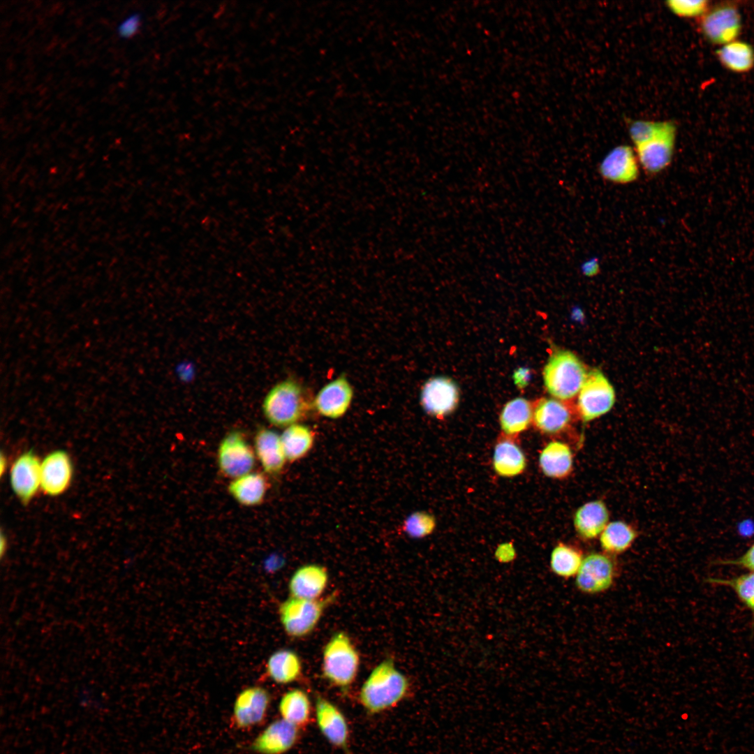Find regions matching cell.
I'll use <instances>...</instances> for the list:
<instances>
[{"instance_id":"obj_42","label":"cell","mask_w":754,"mask_h":754,"mask_svg":"<svg viewBox=\"0 0 754 754\" xmlns=\"http://www.w3.org/2000/svg\"><path fill=\"white\" fill-rule=\"evenodd\" d=\"M6 459L3 455V454H1V475H3V471L6 469Z\"/></svg>"},{"instance_id":"obj_8","label":"cell","mask_w":754,"mask_h":754,"mask_svg":"<svg viewBox=\"0 0 754 754\" xmlns=\"http://www.w3.org/2000/svg\"><path fill=\"white\" fill-rule=\"evenodd\" d=\"M742 29V18L738 7L723 3L709 7L700 19V29L710 43L723 45L737 40Z\"/></svg>"},{"instance_id":"obj_21","label":"cell","mask_w":754,"mask_h":754,"mask_svg":"<svg viewBox=\"0 0 754 754\" xmlns=\"http://www.w3.org/2000/svg\"><path fill=\"white\" fill-rule=\"evenodd\" d=\"M256 457L264 472L268 475H279L283 468L286 458L281 436L267 427H260L253 438Z\"/></svg>"},{"instance_id":"obj_34","label":"cell","mask_w":754,"mask_h":754,"mask_svg":"<svg viewBox=\"0 0 754 754\" xmlns=\"http://www.w3.org/2000/svg\"><path fill=\"white\" fill-rule=\"evenodd\" d=\"M436 526L434 515L425 511H417L406 517L402 530L413 538H422L431 534Z\"/></svg>"},{"instance_id":"obj_10","label":"cell","mask_w":754,"mask_h":754,"mask_svg":"<svg viewBox=\"0 0 754 754\" xmlns=\"http://www.w3.org/2000/svg\"><path fill=\"white\" fill-rule=\"evenodd\" d=\"M677 130L675 124L670 121L660 134L635 147L639 164L646 174H658L670 165L674 151Z\"/></svg>"},{"instance_id":"obj_35","label":"cell","mask_w":754,"mask_h":754,"mask_svg":"<svg viewBox=\"0 0 754 754\" xmlns=\"http://www.w3.org/2000/svg\"><path fill=\"white\" fill-rule=\"evenodd\" d=\"M669 121L642 119L631 121L628 125V133L635 147L654 138L667 127Z\"/></svg>"},{"instance_id":"obj_38","label":"cell","mask_w":754,"mask_h":754,"mask_svg":"<svg viewBox=\"0 0 754 754\" xmlns=\"http://www.w3.org/2000/svg\"><path fill=\"white\" fill-rule=\"evenodd\" d=\"M716 563L741 567L754 572V543L739 557L734 559H720Z\"/></svg>"},{"instance_id":"obj_26","label":"cell","mask_w":754,"mask_h":754,"mask_svg":"<svg viewBox=\"0 0 754 754\" xmlns=\"http://www.w3.org/2000/svg\"><path fill=\"white\" fill-rule=\"evenodd\" d=\"M526 466L524 452L510 436L498 441L493 454V467L498 475L515 477L522 474Z\"/></svg>"},{"instance_id":"obj_9","label":"cell","mask_w":754,"mask_h":754,"mask_svg":"<svg viewBox=\"0 0 754 754\" xmlns=\"http://www.w3.org/2000/svg\"><path fill=\"white\" fill-rule=\"evenodd\" d=\"M616 575V563L611 555L592 552L584 557L576 575L575 586L583 593L599 594L612 587Z\"/></svg>"},{"instance_id":"obj_41","label":"cell","mask_w":754,"mask_h":754,"mask_svg":"<svg viewBox=\"0 0 754 754\" xmlns=\"http://www.w3.org/2000/svg\"><path fill=\"white\" fill-rule=\"evenodd\" d=\"M0 546H1V554L2 556L5 553L6 550V548H7V541H6V538L4 537V535L3 534H1V544H0Z\"/></svg>"},{"instance_id":"obj_13","label":"cell","mask_w":754,"mask_h":754,"mask_svg":"<svg viewBox=\"0 0 754 754\" xmlns=\"http://www.w3.org/2000/svg\"><path fill=\"white\" fill-rule=\"evenodd\" d=\"M459 397L458 387L453 380L446 377H435L424 385L420 401L428 414L441 419L454 411Z\"/></svg>"},{"instance_id":"obj_4","label":"cell","mask_w":754,"mask_h":754,"mask_svg":"<svg viewBox=\"0 0 754 754\" xmlns=\"http://www.w3.org/2000/svg\"><path fill=\"white\" fill-rule=\"evenodd\" d=\"M542 375L548 392L555 399L568 401L578 394L588 373L575 354L558 350L547 360Z\"/></svg>"},{"instance_id":"obj_6","label":"cell","mask_w":754,"mask_h":754,"mask_svg":"<svg viewBox=\"0 0 754 754\" xmlns=\"http://www.w3.org/2000/svg\"><path fill=\"white\" fill-rule=\"evenodd\" d=\"M216 458L220 473L233 480L252 472L256 457L244 433L232 430L220 441Z\"/></svg>"},{"instance_id":"obj_5","label":"cell","mask_w":754,"mask_h":754,"mask_svg":"<svg viewBox=\"0 0 754 754\" xmlns=\"http://www.w3.org/2000/svg\"><path fill=\"white\" fill-rule=\"evenodd\" d=\"M337 598L336 591L316 600L290 597L279 607L281 623L290 637L301 638L313 631L326 609Z\"/></svg>"},{"instance_id":"obj_31","label":"cell","mask_w":754,"mask_h":754,"mask_svg":"<svg viewBox=\"0 0 754 754\" xmlns=\"http://www.w3.org/2000/svg\"><path fill=\"white\" fill-rule=\"evenodd\" d=\"M280 436L286 460L290 462L303 458L311 449L314 442L313 431L300 424L286 427Z\"/></svg>"},{"instance_id":"obj_14","label":"cell","mask_w":754,"mask_h":754,"mask_svg":"<svg viewBox=\"0 0 754 754\" xmlns=\"http://www.w3.org/2000/svg\"><path fill=\"white\" fill-rule=\"evenodd\" d=\"M41 461L32 452H25L13 462L10 473L11 488L22 503H28L40 488Z\"/></svg>"},{"instance_id":"obj_30","label":"cell","mask_w":754,"mask_h":754,"mask_svg":"<svg viewBox=\"0 0 754 754\" xmlns=\"http://www.w3.org/2000/svg\"><path fill=\"white\" fill-rule=\"evenodd\" d=\"M637 535L636 530L630 524L623 521H614L609 522L600 535V545L605 553L619 554L633 545Z\"/></svg>"},{"instance_id":"obj_29","label":"cell","mask_w":754,"mask_h":754,"mask_svg":"<svg viewBox=\"0 0 754 754\" xmlns=\"http://www.w3.org/2000/svg\"><path fill=\"white\" fill-rule=\"evenodd\" d=\"M281 718L300 728L306 726L311 715V703L307 693L294 688L286 692L279 703Z\"/></svg>"},{"instance_id":"obj_22","label":"cell","mask_w":754,"mask_h":754,"mask_svg":"<svg viewBox=\"0 0 754 754\" xmlns=\"http://www.w3.org/2000/svg\"><path fill=\"white\" fill-rule=\"evenodd\" d=\"M609 513L605 503L600 500H594L577 509L573 525L580 538L589 540L600 536L609 523Z\"/></svg>"},{"instance_id":"obj_11","label":"cell","mask_w":754,"mask_h":754,"mask_svg":"<svg viewBox=\"0 0 754 754\" xmlns=\"http://www.w3.org/2000/svg\"><path fill=\"white\" fill-rule=\"evenodd\" d=\"M269 693L260 686H250L237 696L232 709V721L239 729H247L260 724L265 718L270 704Z\"/></svg>"},{"instance_id":"obj_1","label":"cell","mask_w":754,"mask_h":754,"mask_svg":"<svg viewBox=\"0 0 754 754\" xmlns=\"http://www.w3.org/2000/svg\"><path fill=\"white\" fill-rule=\"evenodd\" d=\"M411 685L407 677L386 658L370 672L359 693V700L370 714L389 709L407 697Z\"/></svg>"},{"instance_id":"obj_32","label":"cell","mask_w":754,"mask_h":754,"mask_svg":"<svg viewBox=\"0 0 754 754\" xmlns=\"http://www.w3.org/2000/svg\"><path fill=\"white\" fill-rule=\"evenodd\" d=\"M584 559L582 551L564 542H559L550 554V568L554 574L563 579L576 576Z\"/></svg>"},{"instance_id":"obj_17","label":"cell","mask_w":754,"mask_h":754,"mask_svg":"<svg viewBox=\"0 0 754 754\" xmlns=\"http://www.w3.org/2000/svg\"><path fill=\"white\" fill-rule=\"evenodd\" d=\"M555 398H540L533 404L532 423L543 434H556L566 429L572 411L566 403Z\"/></svg>"},{"instance_id":"obj_20","label":"cell","mask_w":754,"mask_h":754,"mask_svg":"<svg viewBox=\"0 0 754 754\" xmlns=\"http://www.w3.org/2000/svg\"><path fill=\"white\" fill-rule=\"evenodd\" d=\"M329 575L327 569L318 564H306L297 568L288 582L291 597L316 600L320 598L327 588Z\"/></svg>"},{"instance_id":"obj_36","label":"cell","mask_w":754,"mask_h":754,"mask_svg":"<svg viewBox=\"0 0 754 754\" xmlns=\"http://www.w3.org/2000/svg\"><path fill=\"white\" fill-rule=\"evenodd\" d=\"M666 6L678 17L699 20L710 7L707 0H670L666 2Z\"/></svg>"},{"instance_id":"obj_15","label":"cell","mask_w":754,"mask_h":754,"mask_svg":"<svg viewBox=\"0 0 754 754\" xmlns=\"http://www.w3.org/2000/svg\"><path fill=\"white\" fill-rule=\"evenodd\" d=\"M73 474L72 461L64 450L49 453L41 461L40 489L48 496H57L70 486Z\"/></svg>"},{"instance_id":"obj_18","label":"cell","mask_w":754,"mask_h":754,"mask_svg":"<svg viewBox=\"0 0 754 754\" xmlns=\"http://www.w3.org/2000/svg\"><path fill=\"white\" fill-rule=\"evenodd\" d=\"M353 397L352 386L343 375L323 387L313 400V406L320 415L337 419L346 413Z\"/></svg>"},{"instance_id":"obj_2","label":"cell","mask_w":754,"mask_h":754,"mask_svg":"<svg viewBox=\"0 0 754 754\" xmlns=\"http://www.w3.org/2000/svg\"><path fill=\"white\" fill-rule=\"evenodd\" d=\"M313 406L300 383L288 378L279 382L268 392L263 403L267 420L277 427H288L305 418Z\"/></svg>"},{"instance_id":"obj_28","label":"cell","mask_w":754,"mask_h":754,"mask_svg":"<svg viewBox=\"0 0 754 754\" xmlns=\"http://www.w3.org/2000/svg\"><path fill=\"white\" fill-rule=\"evenodd\" d=\"M533 404L527 399L517 397L503 406L500 415V425L503 433L514 437L526 430L532 423Z\"/></svg>"},{"instance_id":"obj_19","label":"cell","mask_w":754,"mask_h":754,"mask_svg":"<svg viewBox=\"0 0 754 754\" xmlns=\"http://www.w3.org/2000/svg\"><path fill=\"white\" fill-rule=\"evenodd\" d=\"M299 730L282 718L276 720L255 738L251 748L259 754H283L297 743Z\"/></svg>"},{"instance_id":"obj_24","label":"cell","mask_w":754,"mask_h":754,"mask_svg":"<svg viewBox=\"0 0 754 754\" xmlns=\"http://www.w3.org/2000/svg\"><path fill=\"white\" fill-rule=\"evenodd\" d=\"M267 489L266 475L263 473L253 471L232 480L228 486V491L235 501L246 507L262 504Z\"/></svg>"},{"instance_id":"obj_33","label":"cell","mask_w":754,"mask_h":754,"mask_svg":"<svg viewBox=\"0 0 754 754\" xmlns=\"http://www.w3.org/2000/svg\"><path fill=\"white\" fill-rule=\"evenodd\" d=\"M707 581L713 584L731 588L739 599L754 612V572L746 573L730 579L710 577Z\"/></svg>"},{"instance_id":"obj_23","label":"cell","mask_w":754,"mask_h":754,"mask_svg":"<svg viewBox=\"0 0 754 754\" xmlns=\"http://www.w3.org/2000/svg\"><path fill=\"white\" fill-rule=\"evenodd\" d=\"M539 466L549 478L556 480L568 478L573 470L571 448L567 443L559 441L548 443L540 453Z\"/></svg>"},{"instance_id":"obj_25","label":"cell","mask_w":754,"mask_h":754,"mask_svg":"<svg viewBox=\"0 0 754 754\" xmlns=\"http://www.w3.org/2000/svg\"><path fill=\"white\" fill-rule=\"evenodd\" d=\"M268 677L279 684H288L298 680L302 672L299 655L292 649H280L274 651L266 663Z\"/></svg>"},{"instance_id":"obj_39","label":"cell","mask_w":754,"mask_h":754,"mask_svg":"<svg viewBox=\"0 0 754 754\" xmlns=\"http://www.w3.org/2000/svg\"><path fill=\"white\" fill-rule=\"evenodd\" d=\"M496 559L501 563H509L516 557V551L512 542L502 543L495 552Z\"/></svg>"},{"instance_id":"obj_40","label":"cell","mask_w":754,"mask_h":754,"mask_svg":"<svg viewBox=\"0 0 754 754\" xmlns=\"http://www.w3.org/2000/svg\"><path fill=\"white\" fill-rule=\"evenodd\" d=\"M598 269V264L596 260H591L587 261L582 266V271L584 274L587 276H593L596 274Z\"/></svg>"},{"instance_id":"obj_12","label":"cell","mask_w":754,"mask_h":754,"mask_svg":"<svg viewBox=\"0 0 754 754\" xmlns=\"http://www.w3.org/2000/svg\"><path fill=\"white\" fill-rule=\"evenodd\" d=\"M315 716L318 729L327 741L348 752L349 727L341 709L320 694H316Z\"/></svg>"},{"instance_id":"obj_27","label":"cell","mask_w":754,"mask_h":754,"mask_svg":"<svg viewBox=\"0 0 754 754\" xmlns=\"http://www.w3.org/2000/svg\"><path fill=\"white\" fill-rule=\"evenodd\" d=\"M716 55L722 66L732 73H746L754 68V47L746 41L737 39L721 45Z\"/></svg>"},{"instance_id":"obj_7","label":"cell","mask_w":754,"mask_h":754,"mask_svg":"<svg viewBox=\"0 0 754 754\" xmlns=\"http://www.w3.org/2000/svg\"><path fill=\"white\" fill-rule=\"evenodd\" d=\"M615 402V392L607 378L598 369L588 373L577 394L576 410L587 422L609 412Z\"/></svg>"},{"instance_id":"obj_3","label":"cell","mask_w":754,"mask_h":754,"mask_svg":"<svg viewBox=\"0 0 754 754\" xmlns=\"http://www.w3.org/2000/svg\"><path fill=\"white\" fill-rule=\"evenodd\" d=\"M360 665V653L348 635L343 631L335 633L323 651L324 679L346 693L356 679Z\"/></svg>"},{"instance_id":"obj_37","label":"cell","mask_w":754,"mask_h":754,"mask_svg":"<svg viewBox=\"0 0 754 754\" xmlns=\"http://www.w3.org/2000/svg\"><path fill=\"white\" fill-rule=\"evenodd\" d=\"M142 16L139 12H133L126 16L116 28L117 36L122 39H129L138 34L142 27Z\"/></svg>"},{"instance_id":"obj_16","label":"cell","mask_w":754,"mask_h":754,"mask_svg":"<svg viewBox=\"0 0 754 754\" xmlns=\"http://www.w3.org/2000/svg\"><path fill=\"white\" fill-rule=\"evenodd\" d=\"M639 162L636 153L628 145H621L610 150L599 165L602 177L614 184H627L639 177Z\"/></svg>"}]
</instances>
